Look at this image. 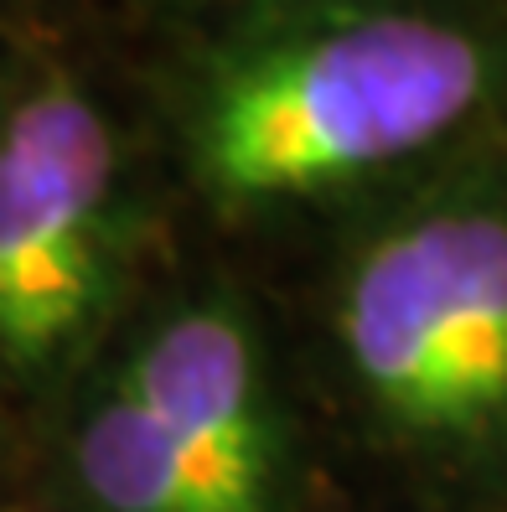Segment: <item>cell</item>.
<instances>
[{"label": "cell", "mask_w": 507, "mask_h": 512, "mask_svg": "<svg viewBox=\"0 0 507 512\" xmlns=\"http://www.w3.org/2000/svg\"><path fill=\"white\" fill-rule=\"evenodd\" d=\"M6 435H11V414L0 409V450H6Z\"/></svg>", "instance_id": "cell-5"}, {"label": "cell", "mask_w": 507, "mask_h": 512, "mask_svg": "<svg viewBox=\"0 0 507 512\" xmlns=\"http://www.w3.org/2000/svg\"><path fill=\"white\" fill-rule=\"evenodd\" d=\"M507 88V47L440 0H223L166 83L182 192L270 233L425 176Z\"/></svg>", "instance_id": "cell-1"}, {"label": "cell", "mask_w": 507, "mask_h": 512, "mask_svg": "<svg viewBox=\"0 0 507 512\" xmlns=\"http://www.w3.org/2000/svg\"><path fill=\"white\" fill-rule=\"evenodd\" d=\"M311 363L404 487L507 512V156H456L332 223Z\"/></svg>", "instance_id": "cell-2"}, {"label": "cell", "mask_w": 507, "mask_h": 512, "mask_svg": "<svg viewBox=\"0 0 507 512\" xmlns=\"http://www.w3.org/2000/svg\"><path fill=\"white\" fill-rule=\"evenodd\" d=\"M47 430V512H306L295 373L228 275L156 285Z\"/></svg>", "instance_id": "cell-3"}, {"label": "cell", "mask_w": 507, "mask_h": 512, "mask_svg": "<svg viewBox=\"0 0 507 512\" xmlns=\"http://www.w3.org/2000/svg\"><path fill=\"white\" fill-rule=\"evenodd\" d=\"M151 202L114 114L68 68L0 109V409L47 419L151 285Z\"/></svg>", "instance_id": "cell-4"}, {"label": "cell", "mask_w": 507, "mask_h": 512, "mask_svg": "<svg viewBox=\"0 0 507 512\" xmlns=\"http://www.w3.org/2000/svg\"><path fill=\"white\" fill-rule=\"evenodd\" d=\"M202 6H223V0H202Z\"/></svg>", "instance_id": "cell-7"}, {"label": "cell", "mask_w": 507, "mask_h": 512, "mask_svg": "<svg viewBox=\"0 0 507 512\" xmlns=\"http://www.w3.org/2000/svg\"><path fill=\"white\" fill-rule=\"evenodd\" d=\"M0 109H6V94H0Z\"/></svg>", "instance_id": "cell-8"}, {"label": "cell", "mask_w": 507, "mask_h": 512, "mask_svg": "<svg viewBox=\"0 0 507 512\" xmlns=\"http://www.w3.org/2000/svg\"><path fill=\"white\" fill-rule=\"evenodd\" d=\"M0 512H37V507H11V502H0ZM47 512V507H42Z\"/></svg>", "instance_id": "cell-6"}]
</instances>
